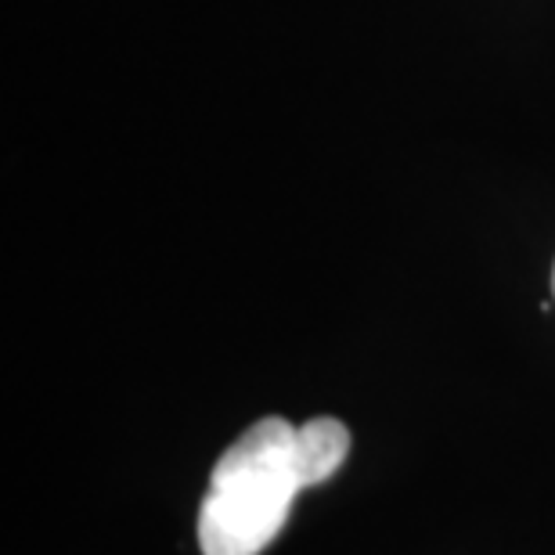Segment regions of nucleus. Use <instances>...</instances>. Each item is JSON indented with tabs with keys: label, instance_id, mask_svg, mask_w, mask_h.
Segmentation results:
<instances>
[{
	"label": "nucleus",
	"instance_id": "1",
	"mask_svg": "<svg viewBox=\"0 0 555 555\" xmlns=\"http://www.w3.org/2000/svg\"><path fill=\"white\" fill-rule=\"evenodd\" d=\"M350 454V429L339 418L293 426L268 415L242 433L209 473L198 508L203 555H260L282 534L288 508L304 487L325 483Z\"/></svg>",
	"mask_w": 555,
	"mask_h": 555
},
{
	"label": "nucleus",
	"instance_id": "2",
	"mask_svg": "<svg viewBox=\"0 0 555 555\" xmlns=\"http://www.w3.org/2000/svg\"><path fill=\"white\" fill-rule=\"evenodd\" d=\"M552 293H555V268H552Z\"/></svg>",
	"mask_w": 555,
	"mask_h": 555
}]
</instances>
